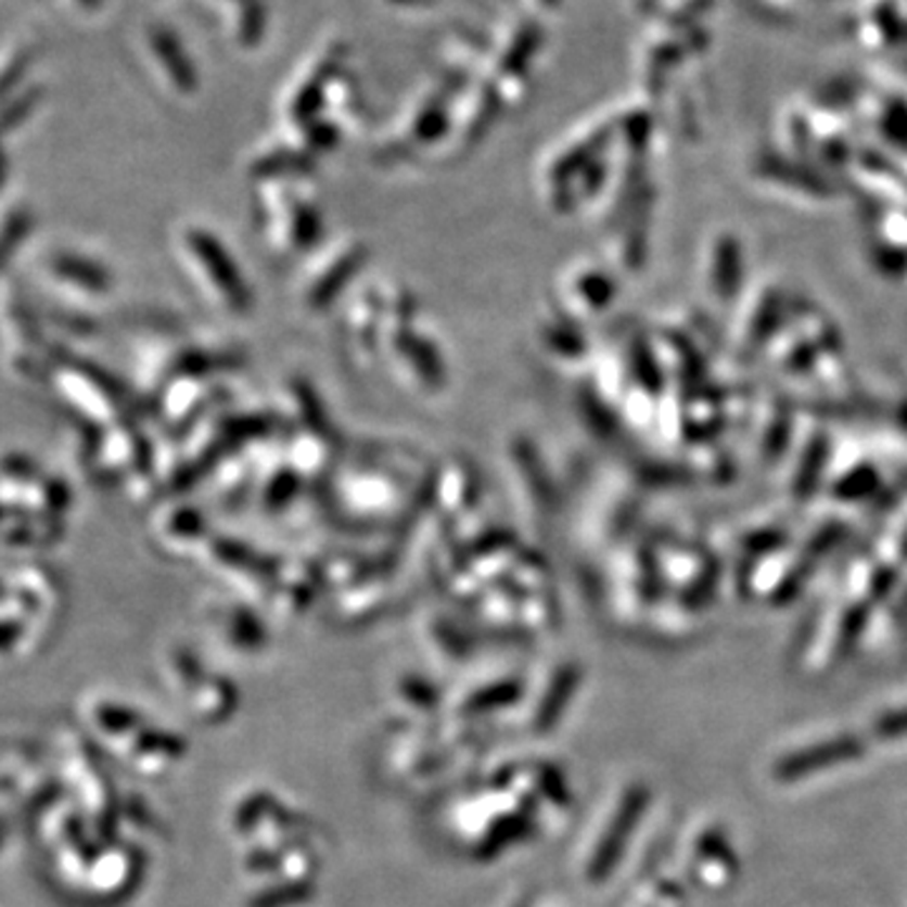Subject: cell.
<instances>
[{
  "label": "cell",
  "instance_id": "cell-1",
  "mask_svg": "<svg viewBox=\"0 0 907 907\" xmlns=\"http://www.w3.org/2000/svg\"><path fill=\"white\" fill-rule=\"evenodd\" d=\"M859 754H863L859 741L842 737L836 741H830V744H819L817 749H807V752L781 758L777 766V777L781 781H794V779L809 777V774L830 769V764L849 762V758H855Z\"/></svg>",
  "mask_w": 907,
  "mask_h": 907
},
{
  "label": "cell",
  "instance_id": "cell-2",
  "mask_svg": "<svg viewBox=\"0 0 907 907\" xmlns=\"http://www.w3.org/2000/svg\"><path fill=\"white\" fill-rule=\"evenodd\" d=\"M878 731L887 739L905 737V733H907V711H897V714H890V716L882 718Z\"/></svg>",
  "mask_w": 907,
  "mask_h": 907
}]
</instances>
